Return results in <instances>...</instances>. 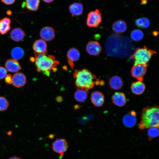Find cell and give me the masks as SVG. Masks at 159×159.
<instances>
[{
	"mask_svg": "<svg viewBox=\"0 0 159 159\" xmlns=\"http://www.w3.org/2000/svg\"><path fill=\"white\" fill-rule=\"evenodd\" d=\"M34 54V62L38 72L49 76L52 71L55 72L57 70L56 67L59 62L54 56L35 52Z\"/></svg>",
	"mask_w": 159,
	"mask_h": 159,
	"instance_id": "cell-1",
	"label": "cell"
},
{
	"mask_svg": "<svg viewBox=\"0 0 159 159\" xmlns=\"http://www.w3.org/2000/svg\"><path fill=\"white\" fill-rule=\"evenodd\" d=\"M73 77L77 89L84 90L88 92L93 87L97 80L95 75L86 69L75 70Z\"/></svg>",
	"mask_w": 159,
	"mask_h": 159,
	"instance_id": "cell-2",
	"label": "cell"
},
{
	"mask_svg": "<svg viewBox=\"0 0 159 159\" xmlns=\"http://www.w3.org/2000/svg\"><path fill=\"white\" fill-rule=\"evenodd\" d=\"M138 127L143 130L152 127L159 128V107L156 105L147 107L142 110Z\"/></svg>",
	"mask_w": 159,
	"mask_h": 159,
	"instance_id": "cell-3",
	"label": "cell"
},
{
	"mask_svg": "<svg viewBox=\"0 0 159 159\" xmlns=\"http://www.w3.org/2000/svg\"><path fill=\"white\" fill-rule=\"evenodd\" d=\"M156 52L149 49L146 47L137 48L131 58L134 61V64H147L152 55Z\"/></svg>",
	"mask_w": 159,
	"mask_h": 159,
	"instance_id": "cell-4",
	"label": "cell"
},
{
	"mask_svg": "<svg viewBox=\"0 0 159 159\" xmlns=\"http://www.w3.org/2000/svg\"><path fill=\"white\" fill-rule=\"evenodd\" d=\"M101 13L98 9L89 13L86 20V24L89 27H97L102 21Z\"/></svg>",
	"mask_w": 159,
	"mask_h": 159,
	"instance_id": "cell-5",
	"label": "cell"
},
{
	"mask_svg": "<svg viewBox=\"0 0 159 159\" xmlns=\"http://www.w3.org/2000/svg\"><path fill=\"white\" fill-rule=\"evenodd\" d=\"M147 64H134L132 67L131 73L132 76L138 81H142L147 70Z\"/></svg>",
	"mask_w": 159,
	"mask_h": 159,
	"instance_id": "cell-6",
	"label": "cell"
},
{
	"mask_svg": "<svg viewBox=\"0 0 159 159\" xmlns=\"http://www.w3.org/2000/svg\"><path fill=\"white\" fill-rule=\"evenodd\" d=\"M52 148L53 151L59 154L61 158L67 150L68 143L64 139H57L52 143Z\"/></svg>",
	"mask_w": 159,
	"mask_h": 159,
	"instance_id": "cell-7",
	"label": "cell"
},
{
	"mask_svg": "<svg viewBox=\"0 0 159 159\" xmlns=\"http://www.w3.org/2000/svg\"><path fill=\"white\" fill-rule=\"evenodd\" d=\"M39 34L42 39L45 41H51L55 37V32L54 29L49 26H46L42 28Z\"/></svg>",
	"mask_w": 159,
	"mask_h": 159,
	"instance_id": "cell-8",
	"label": "cell"
},
{
	"mask_svg": "<svg viewBox=\"0 0 159 159\" xmlns=\"http://www.w3.org/2000/svg\"><path fill=\"white\" fill-rule=\"evenodd\" d=\"M67 57L68 62L72 69L74 67V62L79 60L80 54L79 50L75 48L69 49L67 52Z\"/></svg>",
	"mask_w": 159,
	"mask_h": 159,
	"instance_id": "cell-9",
	"label": "cell"
},
{
	"mask_svg": "<svg viewBox=\"0 0 159 159\" xmlns=\"http://www.w3.org/2000/svg\"><path fill=\"white\" fill-rule=\"evenodd\" d=\"M87 52L91 55L96 56L98 55L102 50L101 47L99 42L95 41H90L86 46Z\"/></svg>",
	"mask_w": 159,
	"mask_h": 159,
	"instance_id": "cell-10",
	"label": "cell"
},
{
	"mask_svg": "<svg viewBox=\"0 0 159 159\" xmlns=\"http://www.w3.org/2000/svg\"><path fill=\"white\" fill-rule=\"evenodd\" d=\"M12 84L14 87L21 88L26 84V78L25 75L21 72H17L12 77Z\"/></svg>",
	"mask_w": 159,
	"mask_h": 159,
	"instance_id": "cell-11",
	"label": "cell"
},
{
	"mask_svg": "<svg viewBox=\"0 0 159 159\" xmlns=\"http://www.w3.org/2000/svg\"><path fill=\"white\" fill-rule=\"evenodd\" d=\"M35 52L40 54H46L47 51V46L45 41L42 39L35 41L32 46Z\"/></svg>",
	"mask_w": 159,
	"mask_h": 159,
	"instance_id": "cell-12",
	"label": "cell"
},
{
	"mask_svg": "<svg viewBox=\"0 0 159 159\" xmlns=\"http://www.w3.org/2000/svg\"><path fill=\"white\" fill-rule=\"evenodd\" d=\"M4 66L7 71L11 72H16L21 69V67L18 62L14 59L7 60Z\"/></svg>",
	"mask_w": 159,
	"mask_h": 159,
	"instance_id": "cell-13",
	"label": "cell"
},
{
	"mask_svg": "<svg viewBox=\"0 0 159 159\" xmlns=\"http://www.w3.org/2000/svg\"><path fill=\"white\" fill-rule=\"evenodd\" d=\"M91 100L95 106L100 107L103 105L105 101V97L102 92L99 91H95L91 94Z\"/></svg>",
	"mask_w": 159,
	"mask_h": 159,
	"instance_id": "cell-14",
	"label": "cell"
},
{
	"mask_svg": "<svg viewBox=\"0 0 159 159\" xmlns=\"http://www.w3.org/2000/svg\"><path fill=\"white\" fill-rule=\"evenodd\" d=\"M122 121L126 127H130L134 126L136 122L135 112L132 111L125 115L123 117Z\"/></svg>",
	"mask_w": 159,
	"mask_h": 159,
	"instance_id": "cell-15",
	"label": "cell"
},
{
	"mask_svg": "<svg viewBox=\"0 0 159 159\" xmlns=\"http://www.w3.org/2000/svg\"><path fill=\"white\" fill-rule=\"evenodd\" d=\"M112 100L113 103L115 105L121 107L126 103V99L125 94L121 92H115L112 96Z\"/></svg>",
	"mask_w": 159,
	"mask_h": 159,
	"instance_id": "cell-16",
	"label": "cell"
},
{
	"mask_svg": "<svg viewBox=\"0 0 159 159\" xmlns=\"http://www.w3.org/2000/svg\"><path fill=\"white\" fill-rule=\"evenodd\" d=\"M109 84L112 89L117 90L121 89L123 85V82L121 78L119 76H115L109 80Z\"/></svg>",
	"mask_w": 159,
	"mask_h": 159,
	"instance_id": "cell-17",
	"label": "cell"
},
{
	"mask_svg": "<svg viewBox=\"0 0 159 159\" xmlns=\"http://www.w3.org/2000/svg\"><path fill=\"white\" fill-rule=\"evenodd\" d=\"M25 35L24 31L19 28L14 29L10 34L11 39L13 40L16 42L22 40L24 38Z\"/></svg>",
	"mask_w": 159,
	"mask_h": 159,
	"instance_id": "cell-18",
	"label": "cell"
},
{
	"mask_svg": "<svg viewBox=\"0 0 159 159\" xmlns=\"http://www.w3.org/2000/svg\"><path fill=\"white\" fill-rule=\"evenodd\" d=\"M145 86L141 81H138L132 83L131 86V90L133 93L137 95H140L144 92Z\"/></svg>",
	"mask_w": 159,
	"mask_h": 159,
	"instance_id": "cell-19",
	"label": "cell"
},
{
	"mask_svg": "<svg viewBox=\"0 0 159 159\" xmlns=\"http://www.w3.org/2000/svg\"><path fill=\"white\" fill-rule=\"evenodd\" d=\"M83 5L80 3H74L69 6L70 12L73 16L81 15L83 13Z\"/></svg>",
	"mask_w": 159,
	"mask_h": 159,
	"instance_id": "cell-20",
	"label": "cell"
},
{
	"mask_svg": "<svg viewBox=\"0 0 159 159\" xmlns=\"http://www.w3.org/2000/svg\"><path fill=\"white\" fill-rule=\"evenodd\" d=\"M112 28L115 32L117 33L125 32L127 29L126 22L122 20H118L115 22L112 25Z\"/></svg>",
	"mask_w": 159,
	"mask_h": 159,
	"instance_id": "cell-21",
	"label": "cell"
},
{
	"mask_svg": "<svg viewBox=\"0 0 159 159\" xmlns=\"http://www.w3.org/2000/svg\"><path fill=\"white\" fill-rule=\"evenodd\" d=\"M11 21L10 19L5 17L0 20V33L2 34H6L10 29Z\"/></svg>",
	"mask_w": 159,
	"mask_h": 159,
	"instance_id": "cell-22",
	"label": "cell"
},
{
	"mask_svg": "<svg viewBox=\"0 0 159 159\" xmlns=\"http://www.w3.org/2000/svg\"><path fill=\"white\" fill-rule=\"evenodd\" d=\"M88 92L82 89H78L74 93V97L78 102H82L86 100Z\"/></svg>",
	"mask_w": 159,
	"mask_h": 159,
	"instance_id": "cell-23",
	"label": "cell"
},
{
	"mask_svg": "<svg viewBox=\"0 0 159 159\" xmlns=\"http://www.w3.org/2000/svg\"><path fill=\"white\" fill-rule=\"evenodd\" d=\"M40 0H25V6L29 10L36 11L38 9Z\"/></svg>",
	"mask_w": 159,
	"mask_h": 159,
	"instance_id": "cell-24",
	"label": "cell"
},
{
	"mask_svg": "<svg viewBox=\"0 0 159 159\" xmlns=\"http://www.w3.org/2000/svg\"><path fill=\"white\" fill-rule=\"evenodd\" d=\"M11 54L13 59L16 60L21 59L24 56V52L23 50L19 47L13 48L11 50Z\"/></svg>",
	"mask_w": 159,
	"mask_h": 159,
	"instance_id": "cell-25",
	"label": "cell"
},
{
	"mask_svg": "<svg viewBox=\"0 0 159 159\" xmlns=\"http://www.w3.org/2000/svg\"><path fill=\"white\" fill-rule=\"evenodd\" d=\"M143 32L139 29H134L131 32V38L134 41H140L143 38Z\"/></svg>",
	"mask_w": 159,
	"mask_h": 159,
	"instance_id": "cell-26",
	"label": "cell"
},
{
	"mask_svg": "<svg viewBox=\"0 0 159 159\" xmlns=\"http://www.w3.org/2000/svg\"><path fill=\"white\" fill-rule=\"evenodd\" d=\"M135 23L136 25L142 28H147L150 24L149 20L145 17H142L136 20Z\"/></svg>",
	"mask_w": 159,
	"mask_h": 159,
	"instance_id": "cell-27",
	"label": "cell"
},
{
	"mask_svg": "<svg viewBox=\"0 0 159 159\" xmlns=\"http://www.w3.org/2000/svg\"><path fill=\"white\" fill-rule=\"evenodd\" d=\"M147 133L149 140L155 138L158 135V128L157 127H152L148 128Z\"/></svg>",
	"mask_w": 159,
	"mask_h": 159,
	"instance_id": "cell-28",
	"label": "cell"
},
{
	"mask_svg": "<svg viewBox=\"0 0 159 159\" xmlns=\"http://www.w3.org/2000/svg\"><path fill=\"white\" fill-rule=\"evenodd\" d=\"M9 103L7 100L4 97L0 96V111L6 110L9 108Z\"/></svg>",
	"mask_w": 159,
	"mask_h": 159,
	"instance_id": "cell-29",
	"label": "cell"
},
{
	"mask_svg": "<svg viewBox=\"0 0 159 159\" xmlns=\"http://www.w3.org/2000/svg\"><path fill=\"white\" fill-rule=\"evenodd\" d=\"M7 71L4 67H0V80L4 78L7 75Z\"/></svg>",
	"mask_w": 159,
	"mask_h": 159,
	"instance_id": "cell-30",
	"label": "cell"
},
{
	"mask_svg": "<svg viewBox=\"0 0 159 159\" xmlns=\"http://www.w3.org/2000/svg\"><path fill=\"white\" fill-rule=\"evenodd\" d=\"M5 81L6 83L8 84H12V77L10 74H7L5 77Z\"/></svg>",
	"mask_w": 159,
	"mask_h": 159,
	"instance_id": "cell-31",
	"label": "cell"
},
{
	"mask_svg": "<svg viewBox=\"0 0 159 159\" xmlns=\"http://www.w3.org/2000/svg\"><path fill=\"white\" fill-rule=\"evenodd\" d=\"M15 0H1L2 2L6 5H10L13 4Z\"/></svg>",
	"mask_w": 159,
	"mask_h": 159,
	"instance_id": "cell-32",
	"label": "cell"
},
{
	"mask_svg": "<svg viewBox=\"0 0 159 159\" xmlns=\"http://www.w3.org/2000/svg\"><path fill=\"white\" fill-rule=\"evenodd\" d=\"M56 100L58 102H60L62 101V99L61 96H58L56 98Z\"/></svg>",
	"mask_w": 159,
	"mask_h": 159,
	"instance_id": "cell-33",
	"label": "cell"
},
{
	"mask_svg": "<svg viewBox=\"0 0 159 159\" xmlns=\"http://www.w3.org/2000/svg\"><path fill=\"white\" fill-rule=\"evenodd\" d=\"M141 3L142 4L145 5L147 3V0H141Z\"/></svg>",
	"mask_w": 159,
	"mask_h": 159,
	"instance_id": "cell-34",
	"label": "cell"
},
{
	"mask_svg": "<svg viewBox=\"0 0 159 159\" xmlns=\"http://www.w3.org/2000/svg\"><path fill=\"white\" fill-rule=\"evenodd\" d=\"M9 159H21V158L17 156H13L10 157Z\"/></svg>",
	"mask_w": 159,
	"mask_h": 159,
	"instance_id": "cell-35",
	"label": "cell"
},
{
	"mask_svg": "<svg viewBox=\"0 0 159 159\" xmlns=\"http://www.w3.org/2000/svg\"><path fill=\"white\" fill-rule=\"evenodd\" d=\"M44 2L46 3H50L53 1L54 0H42Z\"/></svg>",
	"mask_w": 159,
	"mask_h": 159,
	"instance_id": "cell-36",
	"label": "cell"
},
{
	"mask_svg": "<svg viewBox=\"0 0 159 159\" xmlns=\"http://www.w3.org/2000/svg\"><path fill=\"white\" fill-rule=\"evenodd\" d=\"M6 13L8 15H11L12 12L10 10H8L6 12Z\"/></svg>",
	"mask_w": 159,
	"mask_h": 159,
	"instance_id": "cell-37",
	"label": "cell"
}]
</instances>
